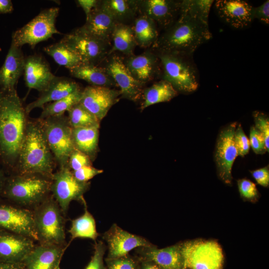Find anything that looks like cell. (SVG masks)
Listing matches in <instances>:
<instances>
[{"instance_id": "obj_1", "label": "cell", "mask_w": 269, "mask_h": 269, "mask_svg": "<svg viewBox=\"0 0 269 269\" xmlns=\"http://www.w3.org/2000/svg\"><path fill=\"white\" fill-rule=\"evenodd\" d=\"M213 2L210 0H182L177 19L153 45L155 52L193 55L212 38L208 17Z\"/></svg>"}, {"instance_id": "obj_2", "label": "cell", "mask_w": 269, "mask_h": 269, "mask_svg": "<svg viewBox=\"0 0 269 269\" xmlns=\"http://www.w3.org/2000/svg\"><path fill=\"white\" fill-rule=\"evenodd\" d=\"M27 115L16 91H0V163L6 173L15 172Z\"/></svg>"}, {"instance_id": "obj_3", "label": "cell", "mask_w": 269, "mask_h": 269, "mask_svg": "<svg viewBox=\"0 0 269 269\" xmlns=\"http://www.w3.org/2000/svg\"><path fill=\"white\" fill-rule=\"evenodd\" d=\"M55 163L41 120L28 119L13 173L37 174L51 179Z\"/></svg>"}, {"instance_id": "obj_4", "label": "cell", "mask_w": 269, "mask_h": 269, "mask_svg": "<svg viewBox=\"0 0 269 269\" xmlns=\"http://www.w3.org/2000/svg\"><path fill=\"white\" fill-rule=\"evenodd\" d=\"M51 184V178L40 175L9 174L0 197L16 205L34 208L50 195Z\"/></svg>"}, {"instance_id": "obj_5", "label": "cell", "mask_w": 269, "mask_h": 269, "mask_svg": "<svg viewBox=\"0 0 269 269\" xmlns=\"http://www.w3.org/2000/svg\"><path fill=\"white\" fill-rule=\"evenodd\" d=\"M156 54L160 60L162 80L169 82L177 92L188 94L197 89L199 75L193 55L174 53Z\"/></svg>"}, {"instance_id": "obj_6", "label": "cell", "mask_w": 269, "mask_h": 269, "mask_svg": "<svg viewBox=\"0 0 269 269\" xmlns=\"http://www.w3.org/2000/svg\"><path fill=\"white\" fill-rule=\"evenodd\" d=\"M32 212L37 241L39 244L57 246H67L65 216L51 194L35 206Z\"/></svg>"}, {"instance_id": "obj_7", "label": "cell", "mask_w": 269, "mask_h": 269, "mask_svg": "<svg viewBox=\"0 0 269 269\" xmlns=\"http://www.w3.org/2000/svg\"><path fill=\"white\" fill-rule=\"evenodd\" d=\"M40 119L56 163L59 168L67 166L69 157L75 149L72 135V128L67 117L63 115Z\"/></svg>"}, {"instance_id": "obj_8", "label": "cell", "mask_w": 269, "mask_h": 269, "mask_svg": "<svg viewBox=\"0 0 269 269\" xmlns=\"http://www.w3.org/2000/svg\"><path fill=\"white\" fill-rule=\"evenodd\" d=\"M59 8L51 7L42 10L37 15L12 35L11 43L21 47L28 44L32 48L39 43L52 37L54 34H61L55 22Z\"/></svg>"}, {"instance_id": "obj_9", "label": "cell", "mask_w": 269, "mask_h": 269, "mask_svg": "<svg viewBox=\"0 0 269 269\" xmlns=\"http://www.w3.org/2000/svg\"><path fill=\"white\" fill-rule=\"evenodd\" d=\"M180 246L186 268L222 269L224 256L220 246L216 241H189Z\"/></svg>"}, {"instance_id": "obj_10", "label": "cell", "mask_w": 269, "mask_h": 269, "mask_svg": "<svg viewBox=\"0 0 269 269\" xmlns=\"http://www.w3.org/2000/svg\"><path fill=\"white\" fill-rule=\"evenodd\" d=\"M90 186L89 182H84L77 180L72 171L67 167H60L54 172L51 178V194L57 202L64 216L69 206L73 200H85L83 195Z\"/></svg>"}, {"instance_id": "obj_11", "label": "cell", "mask_w": 269, "mask_h": 269, "mask_svg": "<svg viewBox=\"0 0 269 269\" xmlns=\"http://www.w3.org/2000/svg\"><path fill=\"white\" fill-rule=\"evenodd\" d=\"M79 57L82 63L97 65L109 55L110 44L99 40L79 28L61 39Z\"/></svg>"}, {"instance_id": "obj_12", "label": "cell", "mask_w": 269, "mask_h": 269, "mask_svg": "<svg viewBox=\"0 0 269 269\" xmlns=\"http://www.w3.org/2000/svg\"><path fill=\"white\" fill-rule=\"evenodd\" d=\"M237 123L230 124L220 132L217 140L215 161L218 175L224 182L231 184L232 181V169L237 150L234 140Z\"/></svg>"}, {"instance_id": "obj_13", "label": "cell", "mask_w": 269, "mask_h": 269, "mask_svg": "<svg viewBox=\"0 0 269 269\" xmlns=\"http://www.w3.org/2000/svg\"><path fill=\"white\" fill-rule=\"evenodd\" d=\"M16 205L0 201V228L37 241L33 212Z\"/></svg>"}, {"instance_id": "obj_14", "label": "cell", "mask_w": 269, "mask_h": 269, "mask_svg": "<svg viewBox=\"0 0 269 269\" xmlns=\"http://www.w3.org/2000/svg\"><path fill=\"white\" fill-rule=\"evenodd\" d=\"M103 68L119 87L123 98L136 101L142 96L144 84L133 76L120 57L111 56Z\"/></svg>"}, {"instance_id": "obj_15", "label": "cell", "mask_w": 269, "mask_h": 269, "mask_svg": "<svg viewBox=\"0 0 269 269\" xmlns=\"http://www.w3.org/2000/svg\"><path fill=\"white\" fill-rule=\"evenodd\" d=\"M120 95V90L90 85L82 91L79 103L101 121Z\"/></svg>"}, {"instance_id": "obj_16", "label": "cell", "mask_w": 269, "mask_h": 269, "mask_svg": "<svg viewBox=\"0 0 269 269\" xmlns=\"http://www.w3.org/2000/svg\"><path fill=\"white\" fill-rule=\"evenodd\" d=\"M182 0H137L138 13L144 14L164 30L177 19L180 12Z\"/></svg>"}, {"instance_id": "obj_17", "label": "cell", "mask_w": 269, "mask_h": 269, "mask_svg": "<svg viewBox=\"0 0 269 269\" xmlns=\"http://www.w3.org/2000/svg\"><path fill=\"white\" fill-rule=\"evenodd\" d=\"M35 246L31 238L0 228V262L22 263Z\"/></svg>"}, {"instance_id": "obj_18", "label": "cell", "mask_w": 269, "mask_h": 269, "mask_svg": "<svg viewBox=\"0 0 269 269\" xmlns=\"http://www.w3.org/2000/svg\"><path fill=\"white\" fill-rule=\"evenodd\" d=\"M253 6L242 0H218L214 8L218 16L226 23L235 29H244L253 21Z\"/></svg>"}, {"instance_id": "obj_19", "label": "cell", "mask_w": 269, "mask_h": 269, "mask_svg": "<svg viewBox=\"0 0 269 269\" xmlns=\"http://www.w3.org/2000/svg\"><path fill=\"white\" fill-rule=\"evenodd\" d=\"M104 238L108 243V260L126 256L135 248L152 247L144 238L130 233L115 224L105 233Z\"/></svg>"}, {"instance_id": "obj_20", "label": "cell", "mask_w": 269, "mask_h": 269, "mask_svg": "<svg viewBox=\"0 0 269 269\" xmlns=\"http://www.w3.org/2000/svg\"><path fill=\"white\" fill-rule=\"evenodd\" d=\"M24 60L21 47L11 43L4 62L0 68V91L3 92L16 91L18 79L23 74Z\"/></svg>"}, {"instance_id": "obj_21", "label": "cell", "mask_w": 269, "mask_h": 269, "mask_svg": "<svg viewBox=\"0 0 269 269\" xmlns=\"http://www.w3.org/2000/svg\"><path fill=\"white\" fill-rule=\"evenodd\" d=\"M68 246L39 244L34 246L22 263L26 269H61L60 262Z\"/></svg>"}, {"instance_id": "obj_22", "label": "cell", "mask_w": 269, "mask_h": 269, "mask_svg": "<svg viewBox=\"0 0 269 269\" xmlns=\"http://www.w3.org/2000/svg\"><path fill=\"white\" fill-rule=\"evenodd\" d=\"M23 75L28 89H34L39 92L44 90L55 77L48 63L38 54L25 58Z\"/></svg>"}, {"instance_id": "obj_23", "label": "cell", "mask_w": 269, "mask_h": 269, "mask_svg": "<svg viewBox=\"0 0 269 269\" xmlns=\"http://www.w3.org/2000/svg\"><path fill=\"white\" fill-rule=\"evenodd\" d=\"M124 62L133 76L145 84L161 75L159 59L155 52L146 51L129 56Z\"/></svg>"}, {"instance_id": "obj_24", "label": "cell", "mask_w": 269, "mask_h": 269, "mask_svg": "<svg viewBox=\"0 0 269 269\" xmlns=\"http://www.w3.org/2000/svg\"><path fill=\"white\" fill-rule=\"evenodd\" d=\"M117 23L113 16L100 4L86 17L85 23L79 27L82 31L110 44L112 36Z\"/></svg>"}, {"instance_id": "obj_25", "label": "cell", "mask_w": 269, "mask_h": 269, "mask_svg": "<svg viewBox=\"0 0 269 269\" xmlns=\"http://www.w3.org/2000/svg\"><path fill=\"white\" fill-rule=\"evenodd\" d=\"M74 81L65 77L55 76L48 85L40 92L38 98L25 107L27 115L35 108H42L48 103L64 98L80 89Z\"/></svg>"}, {"instance_id": "obj_26", "label": "cell", "mask_w": 269, "mask_h": 269, "mask_svg": "<svg viewBox=\"0 0 269 269\" xmlns=\"http://www.w3.org/2000/svg\"><path fill=\"white\" fill-rule=\"evenodd\" d=\"M143 256L161 269H182L184 266L180 245L158 249L154 247L143 248Z\"/></svg>"}, {"instance_id": "obj_27", "label": "cell", "mask_w": 269, "mask_h": 269, "mask_svg": "<svg viewBox=\"0 0 269 269\" xmlns=\"http://www.w3.org/2000/svg\"><path fill=\"white\" fill-rule=\"evenodd\" d=\"M69 71L73 77L83 80L91 86L109 88L117 86L105 69L97 65L81 63Z\"/></svg>"}, {"instance_id": "obj_28", "label": "cell", "mask_w": 269, "mask_h": 269, "mask_svg": "<svg viewBox=\"0 0 269 269\" xmlns=\"http://www.w3.org/2000/svg\"><path fill=\"white\" fill-rule=\"evenodd\" d=\"M99 127L72 128V135L75 149L88 155L92 160L96 154Z\"/></svg>"}, {"instance_id": "obj_29", "label": "cell", "mask_w": 269, "mask_h": 269, "mask_svg": "<svg viewBox=\"0 0 269 269\" xmlns=\"http://www.w3.org/2000/svg\"><path fill=\"white\" fill-rule=\"evenodd\" d=\"M99 3L117 23L128 24L138 13L137 0H99Z\"/></svg>"}, {"instance_id": "obj_30", "label": "cell", "mask_w": 269, "mask_h": 269, "mask_svg": "<svg viewBox=\"0 0 269 269\" xmlns=\"http://www.w3.org/2000/svg\"><path fill=\"white\" fill-rule=\"evenodd\" d=\"M133 22L132 28L136 45L142 47L153 45L158 38L156 23L142 14L135 17Z\"/></svg>"}, {"instance_id": "obj_31", "label": "cell", "mask_w": 269, "mask_h": 269, "mask_svg": "<svg viewBox=\"0 0 269 269\" xmlns=\"http://www.w3.org/2000/svg\"><path fill=\"white\" fill-rule=\"evenodd\" d=\"M142 94L141 111L152 105L170 101L177 95L178 92L169 82L161 80L144 89Z\"/></svg>"}, {"instance_id": "obj_32", "label": "cell", "mask_w": 269, "mask_h": 269, "mask_svg": "<svg viewBox=\"0 0 269 269\" xmlns=\"http://www.w3.org/2000/svg\"><path fill=\"white\" fill-rule=\"evenodd\" d=\"M113 47L109 55L118 51L129 56L136 45L132 26L129 24L117 23L113 31L112 39Z\"/></svg>"}, {"instance_id": "obj_33", "label": "cell", "mask_w": 269, "mask_h": 269, "mask_svg": "<svg viewBox=\"0 0 269 269\" xmlns=\"http://www.w3.org/2000/svg\"><path fill=\"white\" fill-rule=\"evenodd\" d=\"M83 203L85 206L84 214L72 221L71 228L68 231L71 235V241L77 238L95 240L98 236L95 220L88 211L85 201Z\"/></svg>"}, {"instance_id": "obj_34", "label": "cell", "mask_w": 269, "mask_h": 269, "mask_svg": "<svg viewBox=\"0 0 269 269\" xmlns=\"http://www.w3.org/2000/svg\"><path fill=\"white\" fill-rule=\"evenodd\" d=\"M56 63L70 70L82 63L78 55L61 40L44 48Z\"/></svg>"}, {"instance_id": "obj_35", "label": "cell", "mask_w": 269, "mask_h": 269, "mask_svg": "<svg viewBox=\"0 0 269 269\" xmlns=\"http://www.w3.org/2000/svg\"><path fill=\"white\" fill-rule=\"evenodd\" d=\"M82 91L80 89L64 98L45 104L42 108V111L39 118L43 119L64 115L66 111L80 102Z\"/></svg>"}, {"instance_id": "obj_36", "label": "cell", "mask_w": 269, "mask_h": 269, "mask_svg": "<svg viewBox=\"0 0 269 269\" xmlns=\"http://www.w3.org/2000/svg\"><path fill=\"white\" fill-rule=\"evenodd\" d=\"M67 112L69 123L72 128L100 126V121L79 102Z\"/></svg>"}, {"instance_id": "obj_37", "label": "cell", "mask_w": 269, "mask_h": 269, "mask_svg": "<svg viewBox=\"0 0 269 269\" xmlns=\"http://www.w3.org/2000/svg\"><path fill=\"white\" fill-rule=\"evenodd\" d=\"M237 184L240 194L243 199L252 202L258 200L259 193L254 182L248 179L243 178L239 179Z\"/></svg>"}, {"instance_id": "obj_38", "label": "cell", "mask_w": 269, "mask_h": 269, "mask_svg": "<svg viewBox=\"0 0 269 269\" xmlns=\"http://www.w3.org/2000/svg\"><path fill=\"white\" fill-rule=\"evenodd\" d=\"M255 128L263 134L265 140L267 151L269 149V119L267 115L259 111L253 113Z\"/></svg>"}, {"instance_id": "obj_39", "label": "cell", "mask_w": 269, "mask_h": 269, "mask_svg": "<svg viewBox=\"0 0 269 269\" xmlns=\"http://www.w3.org/2000/svg\"><path fill=\"white\" fill-rule=\"evenodd\" d=\"M234 140L238 155L243 157L248 153L250 148L249 139L245 134L241 124L236 127Z\"/></svg>"}, {"instance_id": "obj_40", "label": "cell", "mask_w": 269, "mask_h": 269, "mask_svg": "<svg viewBox=\"0 0 269 269\" xmlns=\"http://www.w3.org/2000/svg\"><path fill=\"white\" fill-rule=\"evenodd\" d=\"M89 165H92V160L88 155L76 149L72 152L67 163V167L71 171Z\"/></svg>"}, {"instance_id": "obj_41", "label": "cell", "mask_w": 269, "mask_h": 269, "mask_svg": "<svg viewBox=\"0 0 269 269\" xmlns=\"http://www.w3.org/2000/svg\"><path fill=\"white\" fill-rule=\"evenodd\" d=\"M249 139L250 146L256 154H263L267 151L264 137L255 127L251 128Z\"/></svg>"}, {"instance_id": "obj_42", "label": "cell", "mask_w": 269, "mask_h": 269, "mask_svg": "<svg viewBox=\"0 0 269 269\" xmlns=\"http://www.w3.org/2000/svg\"><path fill=\"white\" fill-rule=\"evenodd\" d=\"M105 251L106 246L102 242L96 243L93 255L85 269H106L103 262Z\"/></svg>"}, {"instance_id": "obj_43", "label": "cell", "mask_w": 269, "mask_h": 269, "mask_svg": "<svg viewBox=\"0 0 269 269\" xmlns=\"http://www.w3.org/2000/svg\"><path fill=\"white\" fill-rule=\"evenodd\" d=\"M74 176L79 181L84 182L103 172L102 169H97L92 165L85 166L78 170L72 171Z\"/></svg>"}, {"instance_id": "obj_44", "label": "cell", "mask_w": 269, "mask_h": 269, "mask_svg": "<svg viewBox=\"0 0 269 269\" xmlns=\"http://www.w3.org/2000/svg\"><path fill=\"white\" fill-rule=\"evenodd\" d=\"M108 269H137L134 261L127 255L109 260Z\"/></svg>"}, {"instance_id": "obj_45", "label": "cell", "mask_w": 269, "mask_h": 269, "mask_svg": "<svg viewBox=\"0 0 269 269\" xmlns=\"http://www.w3.org/2000/svg\"><path fill=\"white\" fill-rule=\"evenodd\" d=\"M253 19H257L265 24H269V1L266 0L257 7H253L252 10Z\"/></svg>"}, {"instance_id": "obj_46", "label": "cell", "mask_w": 269, "mask_h": 269, "mask_svg": "<svg viewBox=\"0 0 269 269\" xmlns=\"http://www.w3.org/2000/svg\"><path fill=\"white\" fill-rule=\"evenodd\" d=\"M250 172L259 184L265 187H269V169L268 166L251 171Z\"/></svg>"}, {"instance_id": "obj_47", "label": "cell", "mask_w": 269, "mask_h": 269, "mask_svg": "<svg viewBox=\"0 0 269 269\" xmlns=\"http://www.w3.org/2000/svg\"><path fill=\"white\" fill-rule=\"evenodd\" d=\"M98 0H76L77 4L84 10L86 17L91 11L96 6Z\"/></svg>"}, {"instance_id": "obj_48", "label": "cell", "mask_w": 269, "mask_h": 269, "mask_svg": "<svg viewBox=\"0 0 269 269\" xmlns=\"http://www.w3.org/2000/svg\"><path fill=\"white\" fill-rule=\"evenodd\" d=\"M13 10V4L10 0H0V13L11 12Z\"/></svg>"}, {"instance_id": "obj_49", "label": "cell", "mask_w": 269, "mask_h": 269, "mask_svg": "<svg viewBox=\"0 0 269 269\" xmlns=\"http://www.w3.org/2000/svg\"><path fill=\"white\" fill-rule=\"evenodd\" d=\"M0 269H26L22 263L10 264L0 262Z\"/></svg>"}, {"instance_id": "obj_50", "label": "cell", "mask_w": 269, "mask_h": 269, "mask_svg": "<svg viewBox=\"0 0 269 269\" xmlns=\"http://www.w3.org/2000/svg\"><path fill=\"white\" fill-rule=\"evenodd\" d=\"M6 176V172L0 163V198L1 190Z\"/></svg>"}, {"instance_id": "obj_51", "label": "cell", "mask_w": 269, "mask_h": 269, "mask_svg": "<svg viewBox=\"0 0 269 269\" xmlns=\"http://www.w3.org/2000/svg\"><path fill=\"white\" fill-rule=\"evenodd\" d=\"M142 269H161L154 263L149 262L145 261L142 265Z\"/></svg>"}, {"instance_id": "obj_52", "label": "cell", "mask_w": 269, "mask_h": 269, "mask_svg": "<svg viewBox=\"0 0 269 269\" xmlns=\"http://www.w3.org/2000/svg\"><path fill=\"white\" fill-rule=\"evenodd\" d=\"M182 269H186V266L184 265Z\"/></svg>"}]
</instances>
